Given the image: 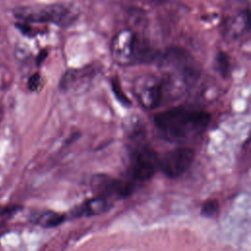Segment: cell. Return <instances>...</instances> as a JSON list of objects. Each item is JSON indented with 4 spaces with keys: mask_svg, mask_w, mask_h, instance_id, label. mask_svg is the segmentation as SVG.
<instances>
[{
    "mask_svg": "<svg viewBox=\"0 0 251 251\" xmlns=\"http://www.w3.org/2000/svg\"><path fill=\"white\" fill-rule=\"evenodd\" d=\"M211 115L201 110L175 107L155 115L154 125L159 134L170 142H185L202 134Z\"/></svg>",
    "mask_w": 251,
    "mask_h": 251,
    "instance_id": "obj_1",
    "label": "cell"
},
{
    "mask_svg": "<svg viewBox=\"0 0 251 251\" xmlns=\"http://www.w3.org/2000/svg\"><path fill=\"white\" fill-rule=\"evenodd\" d=\"M18 22L26 24H53L61 27L72 25L79 17V11L72 4L52 3L17 7L13 10Z\"/></svg>",
    "mask_w": 251,
    "mask_h": 251,
    "instance_id": "obj_2",
    "label": "cell"
},
{
    "mask_svg": "<svg viewBox=\"0 0 251 251\" xmlns=\"http://www.w3.org/2000/svg\"><path fill=\"white\" fill-rule=\"evenodd\" d=\"M110 53L116 64L121 66L154 61L159 56L130 28L122 29L115 34L110 43Z\"/></svg>",
    "mask_w": 251,
    "mask_h": 251,
    "instance_id": "obj_3",
    "label": "cell"
},
{
    "mask_svg": "<svg viewBox=\"0 0 251 251\" xmlns=\"http://www.w3.org/2000/svg\"><path fill=\"white\" fill-rule=\"evenodd\" d=\"M160 66L169 72L170 78L176 77L186 86L193 84L198 75L199 69L189 54L179 48H171L158 56Z\"/></svg>",
    "mask_w": 251,
    "mask_h": 251,
    "instance_id": "obj_4",
    "label": "cell"
},
{
    "mask_svg": "<svg viewBox=\"0 0 251 251\" xmlns=\"http://www.w3.org/2000/svg\"><path fill=\"white\" fill-rule=\"evenodd\" d=\"M158 157L143 140L135 141L130 152L129 176L134 181L144 182L153 177L158 168Z\"/></svg>",
    "mask_w": 251,
    "mask_h": 251,
    "instance_id": "obj_5",
    "label": "cell"
},
{
    "mask_svg": "<svg viewBox=\"0 0 251 251\" xmlns=\"http://www.w3.org/2000/svg\"><path fill=\"white\" fill-rule=\"evenodd\" d=\"M90 186L95 194L109 201L130 196L134 191V183L129 180L113 177L106 174H97L91 177Z\"/></svg>",
    "mask_w": 251,
    "mask_h": 251,
    "instance_id": "obj_6",
    "label": "cell"
},
{
    "mask_svg": "<svg viewBox=\"0 0 251 251\" xmlns=\"http://www.w3.org/2000/svg\"><path fill=\"white\" fill-rule=\"evenodd\" d=\"M165 86V80L155 75H143L135 78L133 92L138 102L146 109L152 110L159 106Z\"/></svg>",
    "mask_w": 251,
    "mask_h": 251,
    "instance_id": "obj_7",
    "label": "cell"
},
{
    "mask_svg": "<svg viewBox=\"0 0 251 251\" xmlns=\"http://www.w3.org/2000/svg\"><path fill=\"white\" fill-rule=\"evenodd\" d=\"M195 152L189 147H177L165 153L158 161V168L164 175L176 178L183 175L192 165Z\"/></svg>",
    "mask_w": 251,
    "mask_h": 251,
    "instance_id": "obj_8",
    "label": "cell"
},
{
    "mask_svg": "<svg viewBox=\"0 0 251 251\" xmlns=\"http://www.w3.org/2000/svg\"><path fill=\"white\" fill-rule=\"evenodd\" d=\"M249 29V9L247 8L245 11L237 13L226 21L224 33L227 39L237 40L245 33H248Z\"/></svg>",
    "mask_w": 251,
    "mask_h": 251,
    "instance_id": "obj_9",
    "label": "cell"
},
{
    "mask_svg": "<svg viewBox=\"0 0 251 251\" xmlns=\"http://www.w3.org/2000/svg\"><path fill=\"white\" fill-rule=\"evenodd\" d=\"M112 202L99 197L95 196L91 199L84 201L82 204L77 206L72 211L73 217H91V216H98L108 212L112 208Z\"/></svg>",
    "mask_w": 251,
    "mask_h": 251,
    "instance_id": "obj_10",
    "label": "cell"
},
{
    "mask_svg": "<svg viewBox=\"0 0 251 251\" xmlns=\"http://www.w3.org/2000/svg\"><path fill=\"white\" fill-rule=\"evenodd\" d=\"M67 219V216L62 213H58L51 210L40 212L33 216L31 222L34 225L40 226L45 228H52L62 225Z\"/></svg>",
    "mask_w": 251,
    "mask_h": 251,
    "instance_id": "obj_11",
    "label": "cell"
},
{
    "mask_svg": "<svg viewBox=\"0 0 251 251\" xmlns=\"http://www.w3.org/2000/svg\"><path fill=\"white\" fill-rule=\"evenodd\" d=\"M215 68L217 72L224 77H227L230 73V62L228 56L223 52L220 51L215 60Z\"/></svg>",
    "mask_w": 251,
    "mask_h": 251,
    "instance_id": "obj_12",
    "label": "cell"
},
{
    "mask_svg": "<svg viewBox=\"0 0 251 251\" xmlns=\"http://www.w3.org/2000/svg\"><path fill=\"white\" fill-rule=\"evenodd\" d=\"M219 211H220L219 201L217 199L212 198V199L206 200L202 204L200 214H201V216H203L205 218L214 219L219 215Z\"/></svg>",
    "mask_w": 251,
    "mask_h": 251,
    "instance_id": "obj_13",
    "label": "cell"
},
{
    "mask_svg": "<svg viewBox=\"0 0 251 251\" xmlns=\"http://www.w3.org/2000/svg\"><path fill=\"white\" fill-rule=\"evenodd\" d=\"M42 86V77L39 73L31 75L27 80V87L30 91H38Z\"/></svg>",
    "mask_w": 251,
    "mask_h": 251,
    "instance_id": "obj_14",
    "label": "cell"
},
{
    "mask_svg": "<svg viewBox=\"0 0 251 251\" xmlns=\"http://www.w3.org/2000/svg\"><path fill=\"white\" fill-rule=\"evenodd\" d=\"M112 88H113V91L117 97V99L124 105H129L130 104V101L128 100V98L123 93L122 91V88H121V85L119 83V80L117 79H114L112 81Z\"/></svg>",
    "mask_w": 251,
    "mask_h": 251,
    "instance_id": "obj_15",
    "label": "cell"
},
{
    "mask_svg": "<svg viewBox=\"0 0 251 251\" xmlns=\"http://www.w3.org/2000/svg\"><path fill=\"white\" fill-rule=\"evenodd\" d=\"M45 56H46V52H45V51H42V52L39 54L38 58H37V65H39V64L42 62V60L45 58Z\"/></svg>",
    "mask_w": 251,
    "mask_h": 251,
    "instance_id": "obj_16",
    "label": "cell"
}]
</instances>
